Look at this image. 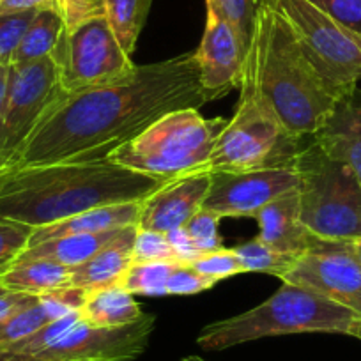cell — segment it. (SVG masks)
I'll return each instance as SVG.
<instances>
[{
    "instance_id": "obj_1",
    "label": "cell",
    "mask_w": 361,
    "mask_h": 361,
    "mask_svg": "<svg viewBox=\"0 0 361 361\" xmlns=\"http://www.w3.org/2000/svg\"><path fill=\"white\" fill-rule=\"evenodd\" d=\"M206 103L195 51L135 66L106 85L71 94L62 90L0 176L27 166L109 161L159 117Z\"/></svg>"
},
{
    "instance_id": "obj_2",
    "label": "cell",
    "mask_w": 361,
    "mask_h": 361,
    "mask_svg": "<svg viewBox=\"0 0 361 361\" xmlns=\"http://www.w3.org/2000/svg\"><path fill=\"white\" fill-rule=\"evenodd\" d=\"M165 183L110 161L27 166L0 176V218L44 227L94 207L140 202Z\"/></svg>"
},
{
    "instance_id": "obj_3",
    "label": "cell",
    "mask_w": 361,
    "mask_h": 361,
    "mask_svg": "<svg viewBox=\"0 0 361 361\" xmlns=\"http://www.w3.org/2000/svg\"><path fill=\"white\" fill-rule=\"evenodd\" d=\"M252 44L260 90L280 123L296 137H312L343 94L301 44L269 0H259Z\"/></svg>"
},
{
    "instance_id": "obj_4",
    "label": "cell",
    "mask_w": 361,
    "mask_h": 361,
    "mask_svg": "<svg viewBox=\"0 0 361 361\" xmlns=\"http://www.w3.org/2000/svg\"><path fill=\"white\" fill-rule=\"evenodd\" d=\"M308 137L290 133L260 90L255 48L246 50L239 82V102L232 119L218 137L207 172L293 169Z\"/></svg>"
},
{
    "instance_id": "obj_5",
    "label": "cell",
    "mask_w": 361,
    "mask_h": 361,
    "mask_svg": "<svg viewBox=\"0 0 361 361\" xmlns=\"http://www.w3.org/2000/svg\"><path fill=\"white\" fill-rule=\"evenodd\" d=\"M360 322L361 317L356 312L307 287L283 282L259 307L207 324L197 336V343L206 350H224L266 336L296 333H342L353 336Z\"/></svg>"
},
{
    "instance_id": "obj_6",
    "label": "cell",
    "mask_w": 361,
    "mask_h": 361,
    "mask_svg": "<svg viewBox=\"0 0 361 361\" xmlns=\"http://www.w3.org/2000/svg\"><path fill=\"white\" fill-rule=\"evenodd\" d=\"M227 123L224 117L207 119L197 109L176 110L116 149L109 161L165 180L207 170Z\"/></svg>"
},
{
    "instance_id": "obj_7",
    "label": "cell",
    "mask_w": 361,
    "mask_h": 361,
    "mask_svg": "<svg viewBox=\"0 0 361 361\" xmlns=\"http://www.w3.org/2000/svg\"><path fill=\"white\" fill-rule=\"evenodd\" d=\"M298 173L301 221L322 241L361 238V185L347 165L331 158L312 137L301 147Z\"/></svg>"
},
{
    "instance_id": "obj_8",
    "label": "cell",
    "mask_w": 361,
    "mask_h": 361,
    "mask_svg": "<svg viewBox=\"0 0 361 361\" xmlns=\"http://www.w3.org/2000/svg\"><path fill=\"white\" fill-rule=\"evenodd\" d=\"M333 85L349 94L361 80V37L310 0H269Z\"/></svg>"
},
{
    "instance_id": "obj_9",
    "label": "cell",
    "mask_w": 361,
    "mask_h": 361,
    "mask_svg": "<svg viewBox=\"0 0 361 361\" xmlns=\"http://www.w3.org/2000/svg\"><path fill=\"white\" fill-rule=\"evenodd\" d=\"M59 66V82L66 94L106 85L135 69L105 16L89 20L66 32L51 54Z\"/></svg>"
},
{
    "instance_id": "obj_10",
    "label": "cell",
    "mask_w": 361,
    "mask_h": 361,
    "mask_svg": "<svg viewBox=\"0 0 361 361\" xmlns=\"http://www.w3.org/2000/svg\"><path fill=\"white\" fill-rule=\"evenodd\" d=\"M61 92L59 66L54 57L11 66L8 94L0 116V173Z\"/></svg>"
},
{
    "instance_id": "obj_11",
    "label": "cell",
    "mask_w": 361,
    "mask_h": 361,
    "mask_svg": "<svg viewBox=\"0 0 361 361\" xmlns=\"http://www.w3.org/2000/svg\"><path fill=\"white\" fill-rule=\"evenodd\" d=\"M154 321L152 314L117 328H98L80 321L39 353L0 356V361H133L147 349Z\"/></svg>"
},
{
    "instance_id": "obj_12",
    "label": "cell",
    "mask_w": 361,
    "mask_h": 361,
    "mask_svg": "<svg viewBox=\"0 0 361 361\" xmlns=\"http://www.w3.org/2000/svg\"><path fill=\"white\" fill-rule=\"evenodd\" d=\"M282 282L307 287L361 317V266L349 241H322L298 259Z\"/></svg>"
},
{
    "instance_id": "obj_13",
    "label": "cell",
    "mask_w": 361,
    "mask_h": 361,
    "mask_svg": "<svg viewBox=\"0 0 361 361\" xmlns=\"http://www.w3.org/2000/svg\"><path fill=\"white\" fill-rule=\"evenodd\" d=\"M211 186L204 206L220 218H253L264 206L298 188L294 169L209 172Z\"/></svg>"
},
{
    "instance_id": "obj_14",
    "label": "cell",
    "mask_w": 361,
    "mask_h": 361,
    "mask_svg": "<svg viewBox=\"0 0 361 361\" xmlns=\"http://www.w3.org/2000/svg\"><path fill=\"white\" fill-rule=\"evenodd\" d=\"M200 69V89L207 103L239 87L246 50L234 27L206 0V27L195 51Z\"/></svg>"
},
{
    "instance_id": "obj_15",
    "label": "cell",
    "mask_w": 361,
    "mask_h": 361,
    "mask_svg": "<svg viewBox=\"0 0 361 361\" xmlns=\"http://www.w3.org/2000/svg\"><path fill=\"white\" fill-rule=\"evenodd\" d=\"M209 186L211 173L207 170L166 180L161 188L140 202L137 228L166 234L185 227L190 218L202 209Z\"/></svg>"
},
{
    "instance_id": "obj_16",
    "label": "cell",
    "mask_w": 361,
    "mask_h": 361,
    "mask_svg": "<svg viewBox=\"0 0 361 361\" xmlns=\"http://www.w3.org/2000/svg\"><path fill=\"white\" fill-rule=\"evenodd\" d=\"M322 151L349 166L361 185V89L336 102L321 130L312 135Z\"/></svg>"
},
{
    "instance_id": "obj_17",
    "label": "cell",
    "mask_w": 361,
    "mask_h": 361,
    "mask_svg": "<svg viewBox=\"0 0 361 361\" xmlns=\"http://www.w3.org/2000/svg\"><path fill=\"white\" fill-rule=\"evenodd\" d=\"M253 220L259 224L257 238L287 255L301 257L319 243L301 221L298 188L264 206Z\"/></svg>"
},
{
    "instance_id": "obj_18",
    "label": "cell",
    "mask_w": 361,
    "mask_h": 361,
    "mask_svg": "<svg viewBox=\"0 0 361 361\" xmlns=\"http://www.w3.org/2000/svg\"><path fill=\"white\" fill-rule=\"evenodd\" d=\"M140 202H123L94 207V209L73 214V216L57 221V224L37 227L34 228L32 235H30L29 246L48 241V239L62 238V235L98 234V232L116 231V228L137 225L138 214H140Z\"/></svg>"
},
{
    "instance_id": "obj_19",
    "label": "cell",
    "mask_w": 361,
    "mask_h": 361,
    "mask_svg": "<svg viewBox=\"0 0 361 361\" xmlns=\"http://www.w3.org/2000/svg\"><path fill=\"white\" fill-rule=\"evenodd\" d=\"M135 235H137V227L131 228L119 241L112 243L94 257H90L87 262L73 267L69 273V287L92 290L121 283L126 271L133 264Z\"/></svg>"
},
{
    "instance_id": "obj_20",
    "label": "cell",
    "mask_w": 361,
    "mask_h": 361,
    "mask_svg": "<svg viewBox=\"0 0 361 361\" xmlns=\"http://www.w3.org/2000/svg\"><path fill=\"white\" fill-rule=\"evenodd\" d=\"M133 227H137V225L116 228V231L98 232V234H75L48 239V241L29 246L15 262H18V260L47 259L73 269V267L87 262L90 257H94L96 253H99L109 245L119 241V239L124 238Z\"/></svg>"
},
{
    "instance_id": "obj_21",
    "label": "cell",
    "mask_w": 361,
    "mask_h": 361,
    "mask_svg": "<svg viewBox=\"0 0 361 361\" xmlns=\"http://www.w3.org/2000/svg\"><path fill=\"white\" fill-rule=\"evenodd\" d=\"M78 312L82 321L98 328L133 324L145 315L133 294L121 283L87 290L85 301Z\"/></svg>"
},
{
    "instance_id": "obj_22",
    "label": "cell",
    "mask_w": 361,
    "mask_h": 361,
    "mask_svg": "<svg viewBox=\"0 0 361 361\" xmlns=\"http://www.w3.org/2000/svg\"><path fill=\"white\" fill-rule=\"evenodd\" d=\"M69 267L61 266L54 260H18L0 273V286L15 293L43 296L51 290L69 287Z\"/></svg>"
},
{
    "instance_id": "obj_23",
    "label": "cell",
    "mask_w": 361,
    "mask_h": 361,
    "mask_svg": "<svg viewBox=\"0 0 361 361\" xmlns=\"http://www.w3.org/2000/svg\"><path fill=\"white\" fill-rule=\"evenodd\" d=\"M62 36H64V23L59 13L54 8L39 9L20 41L11 66L29 64L51 57Z\"/></svg>"
},
{
    "instance_id": "obj_24",
    "label": "cell",
    "mask_w": 361,
    "mask_h": 361,
    "mask_svg": "<svg viewBox=\"0 0 361 361\" xmlns=\"http://www.w3.org/2000/svg\"><path fill=\"white\" fill-rule=\"evenodd\" d=\"M117 41L128 55H133L137 41L147 22L154 0H102Z\"/></svg>"
},
{
    "instance_id": "obj_25",
    "label": "cell",
    "mask_w": 361,
    "mask_h": 361,
    "mask_svg": "<svg viewBox=\"0 0 361 361\" xmlns=\"http://www.w3.org/2000/svg\"><path fill=\"white\" fill-rule=\"evenodd\" d=\"M232 250L238 255L245 273H267V275L279 276L280 280L296 266L300 259L296 255H287V253L271 248L259 238L250 239Z\"/></svg>"
},
{
    "instance_id": "obj_26",
    "label": "cell",
    "mask_w": 361,
    "mask_h": 361,
    "mask_svg": "<svg viewBox=\"0 0 361 361\" xmlns=\"http://www.w3.org/2000/svg\"><path fill=\"white\" fill-rule=\"evenodd\" d=\"M177 260H149L133 262L126 271L121 286L140 296H166V282Z\"/></svg>"
},
{
    "instance_id": "obj_27",
    "label": "cell",
    "mask_w": 361,
    "mask_h": 361,
    "mask_svg": "<svg viewBox=\"0 0 361 361\" xmlns=\"http://www.w3.org/2000/svg\"><path fill=\"white\" fill-rule=\"evenodd\" d=\"M209 2L234 27L245 50H248L255 29L259 0H209Z\"/></svg>"
},
{
    "instance_id": "obj_28",
    "label": "cell",
    "mask_w": 361,
    "mask_h": 361,
    "mask_svg": "<svg viewBox=\"0 0 361 361\" xmlns=\"http://www.w3.org/2000/svg\"><path fill=\"white\" fill-rule=\"evenodd\" d=\"M190 266H192L197 273H200V275L206 276L207 280H211L213 283L245 273V269H243L241 262H239L234 250L227 248H221L218 250V252L204 253L199 259L193 260Z\"/></svg>"
},
{
    "instance_id": "obj_29",
    "label": "cell",
    "mask_w": 361,
    "mask_h": 361,
    "mask_svg": "<svg viewBox=\"0 0 361 361\" xmlns=\"http://www.w3.org/2000/svg\"><path fill=\"white\" fill-rule=\"evenodd\" d=\"M37 9L13 15H0V66H11L15 51L29 29Z\"/></svg>"
},
{
    "instance_id": "obj_30",
    "label": "cell",
    "mask_w": 361,
    "mask_h": 361,
    "mask_svg": "<svg viewBox=\"0 0 361 361\" xmlns=\"http://www.w3.org/2000/svg\"><path fill=\"white\" fill-rule=\"evenodd\" d=\"M221 218L218 216L213 211L202 209L197 211L192 218H190L188 224L185 225L186 231H188L190 238L195 243V246L199 248V252L202 253H211L218 252V250L224 248V243H221L220 232H218V224H220Z\"/></svg>"
},
{
    "instance_id": "obj_31",
    "label": "cell",
    "mask_w": 361,
    "mask_h": 361,
    "mask_svg": "<svg viewBox=\"0 0 361 361\" xmlns=\"http://www.w3.org/2000/svg\"><path fill=\"white\" fill-rule=\"evenodd\" d=\"M32 232L34 228L29 225L0 218V273L29 248Z\"/></svg>"
},
{
    "instance_id": "obj_32",
    "label": "cell",
    "mask_w": 361,
    "mask_h": 361,
    "mask_svg": "<svg viewBox=\"0 0 361 361\" xmlns=\"http://www.w3.org/2000/svg\"><path fill=\"white\" fill-rule=\"evenodd\" d=\"M54 9L62 18L66 32H73L89 20L105 16L102 0H54Z\"/></svg>"
},
{
    "instance_id": "obj_33",
    "label": "cell",
    "mask_w": 361,
    "mask_h": 361,
    "mask_svg": "<svg viewBox=\"0 0 361 361\" xmlns=\"http://www.w3.org/2000/svg\"><path fill=\"white\" fill-rule=\"evenodd\" d=\"M149 260H176V253L166 234L137 228L133 241V262H149Z\"/></svg>"
},
{
    "instance_id": "obj_34",
    "label": "cell",
    "mask_w": 361,
    "mask_h": 361,
    "mask_svg": "<svg viewBox=\"0 0 361 361\" xmlns=\"http://www.w3.org/2000/svg\"><path fill=\"white\" fill-rule=\"evenodd\" d=\"M214 283L197 273L190 264L177 262L166 282V296H193L211 289Z\"/></svg>"
},
{
    "instance_id": "obj_35",
    "label": "cell",
    "mask_w": 361,
    "mask_h": 361,
    "mask_svg": "<svg viewBox=\"0 0 361 361\" xmlns=\"http://www.w3.org/2000/svg\"><path fill=\"white\" fill-rule=\"evenodd\" d=\"M338 25L361 37V0H310Z\"/></svg>"
},
{
    "instance_id": "obj_36",
    "label": "cell",
    "mask_w": 361,
    "mask_h": 361,
    "mask_svg": "<svg viewBox=\"0 0 361 361\" xmlns=\"http://www.w3.org/2000/svg\"><path fill=\"white\" fill-rule=\"evenodd\" d=\"M166 238H169L170 245H172V250L173 253H176L177 262L192 264L193 260H197L200 255H202V253L199 252V248L195 246V243L192 241V238H190L186 227H180V228H176V231L166 232Z\"/></svg>"
},
{
    "instance_id": "obj_37",
    "label": "cell",
    "mask_w": 361,
    "mask_h": 361,
    "mask_svg": "<svg viewBox=\"0 0 361 361\" xmlns=\"http://www.w3.org/2000/svg\"><path fill=\"white\" fill-rule=\"evenodd\" d=\"M39 296H30V294L15 293V290L6 289L4 286H0V321L9 317L15 312L22 310V308L29 307Z\"/></svg>"
},
{
    "instance_id": "obj_38",
    "label": "cell",
    "mask_w": 361,
    "mask_h": 361,
    "mask_svg": "<svg viewBox=\"0 0 361 361\" xmlns=\"http://www.w3.org/2000/svg\"><path fill=\"white\" fill-rule=\"evenodd\" d=\"M54 8V0H0V15Z\"/></svg>"
},
{
    "instance_id": "obj_39",
    "label": "cell",
    "mask_w": 361,
    "mask_h": 361,
    "mask_svg": "<svg viewBox=\"0 0 361 361\" xmlns=\"http://www.w3.org/2000/svg\"><path fill=\"white\" fill-rule=\"evenodd\" d=\"M9 69H11V66H0V116H2V109H4L6 94H8Z\"/></svg>"
},
{
    "instance_id": "obj_40",
    "label": "cell",
    "mask_w": 361,
    "mask_h": 361,
    "mask_svg": "<svg viewBox=\"0 0 361 361\" xmlns=\"http://www.w3.org/2000/svg\"><path fill=\"white\" fill-rule=\"evenodd\" d=\"M349 246H350V252H353V255L356 257L357 264L361 266V238L354 239V241H349Z\"/></svg>"
},
{
    "instance_id": "obj_41",
    "label": "cell",
    "mask_w": 361,
    "mask_h": 361,
    "mask_svg": "<svg viewBox=\"0 0 361 361\" xmlns=\"http://www.w3.org/2000/svg\"><path fill=\"white\" fill-rule=\"evenodd\" d=\"M180 361H206V360H202V357H199V356H186V357H183Z\"/></svg>"
},
{
    "instance_id": "obj_42",
    "label": "cell",
    "mask_w": 361,
    "mask_h": 361,
    "mask_svg": "<svg viewBox=\"0 0 361 361\" xmlns=\"http://www.w3.org/2000/svg\"><path fill=\"white\" fill-rule=\"evenodd\" d=\"M353 336H356V338H360V340H361V322H360V324H357L356 331H354V335H353Z\"/></svg>"
}]
</instances>
